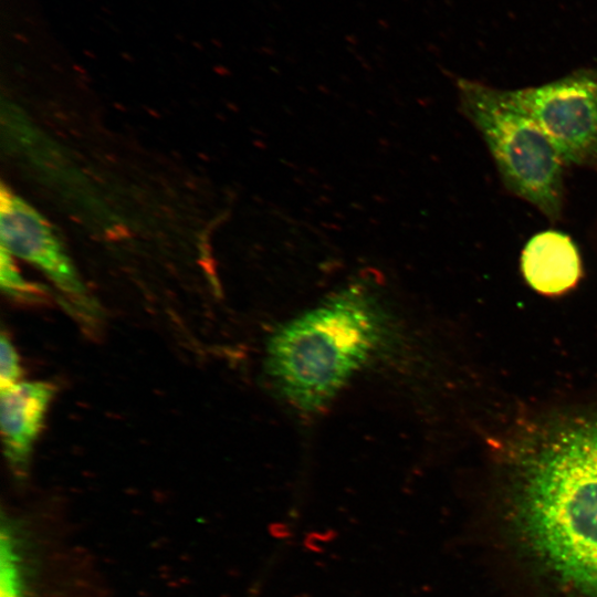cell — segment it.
Instances as JSON below:
<instances>
[{
	"label": "cell",
	"instance_id": "3",
	"mask_svg": "<svg viewBox=\"0 0 597 597\" xmlns=\"http://www.w3.org/2000/svg\"><path fill=\"white\" fill-rule=\"evenodd\" d=\"M457 85L462 112L484 139L506 188L558 220L565 163L551 138L512 91L465 78Z\"/></svg>",
	"mask_w": 597,
	"mask_h": 597
},
{
	"label": "cell",
	"instance_id": "1",
	"mask_svg": "<svg viewBox=\"0 0 597 597\" xmlns=\"http://www.w3.org/2000/svg\"><path fill=\"white\" fill-rule=\"evenodd\" d=\"M515 558L548 597H597V401L532 415L495 452Z\"/></svg>",
	"mask_w": 597,
	"mask_h": 597
},
{
	"label": "cell",
	"instance_id": "8",
	"mask_svg": "<svg viewBox=\"0 0 597 597\" xmlns=\"http://www.w3.org/2000/svg\"><path fill=\"white\" fill-rule=\"evenodd\" d=\"M0 552V597H24L25 570L13 526H2Z\"/></svg>",
	"mask_w": 597,
	"mask_h": 597
},
{
	"label": "cell",
	"instance_id": "9",
	"mask_svg": "<svg viewBox=\"0 0 597 597\" xmlns=\"http://www.w3.org/2000/svg\"><path fill=\"white\" fill-rule=\"evenodd\" d=\"M0 284L9 295L23 300H36L44 292L42 286L23 280L12 255L2 247L0 249Z\"/></svg>",
	"mask_w": 597,
	"mask_h": 597
},
{
	"label": "cell",
	"instance_id": "7",
	"mask_svg": "<svg viewBox=\"0 0 597 597\" xmlns=\"http://www.w3.org/2000/svg\"><path fill=\"white\" fill-rule=\"evenodd\" d=\"M521 270L527 284L543 295H562L582 277L577 247L565 233L546 230L533 235L521 256Z\"/></svg>",
	"mask_w": 597,
	"mask_h": 597
},
{
	"label": "cell",
	"instance_id": "4",
	"mask_svg": "<svg viewBox=\"0 0 597 597\" xmlns=\"http://www.w3.org/2000/svg\"><path fill=\"white\" fill-rule=\"evenodd\" d=\"M551 138L564 163L597 168V67L512 90Z\"/></svg>",
	"mask_w": 597,
	"mask_h": 597
},
{
	"label": "cell",
	"instance_id": "5",
	"mask_svg": "<svg viewBox=\"0 0 597 597\" xmlns=\"http://www.w3.org/2000/svg\"><path fill=\"white\" fill-rule=\"evenodd\" d=\"M1 247L42 271L65 293L84 298L75 269L46 220L4 184L0 189Z\"/></svg>",
	"mask_w": 597,
	"mask_h": 597
},
{
	"label": "cell",
	"instance_id": "6",
	"mask_svg": "<svg viewBox=\"0 0 597 597\" xmlns=\"http://www.w3.org/2000/svg\"><path fill=\"white\" fill-rule=\"evenodd\" d=\"M53 396L54 386L45 381L19 383L1 391L3 452L18 478L27 473L34 442Z\"/></svg>",
	"mask_w": 597,
	"mask_h": 597
},
{
	"label": "cell",
	"instance_id": "10",
	"mask_svg": "<svg viewBox=\"0 0 597 597\" xmlns=\"http://www.w3.org/2000/svg\"><path fill=\"white\" fill-rule=\"evenodd\" d=\"M22 368L15 347L6 333L0 338V387L1 391L19 384Z\"/></svg>",
	"mask_w": 597,
	"mask_h": 597
},
{
	"label": "cell",
	"instance_id": "2",
	"mask_svg": "<svg viewBox=\"0 0 597 597\" xmlns=\"http://www.w3.org/2000/svg\"><path fill=\"white\" fill-rule=\"evenodd\" d=\"M385 324L374 295L354 283L274 332L266 373L291 405L320 410L375 354Z\"/></svg>",
	"mask_w": 597,
	"mask_h": 597
}]
</instances>
